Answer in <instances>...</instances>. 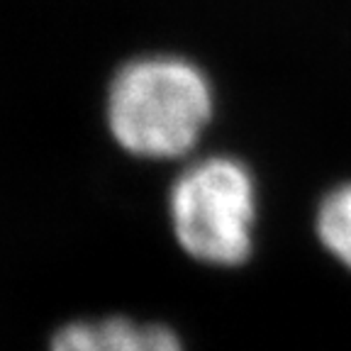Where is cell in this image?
I'll return each mask as SVG.
<instances>
[{
  "label": "cell",
  "instance_id": "6da1fadb",
  "mask_svg": "<svg viewBox=\"0 0 351 351\" xmlns=\"http://www.w3.org/2000/svg\"><path fill=\"white\" fill-rule=\"evenodd\" d=\"M210 117L213 90L208 78L183 59L132 61L110 86V132L134 156H183L197 144Z\"/></svg>",
  "mask_w": 351,
  "mask_h": 351
},
{
  "label": "cell",
  "instance_id": "7a4b0ae2",
  "mask_svg": "<svg viewBox=\"0 0 351 351\" xmlns=\"http://www.w3.org/2000/svg\"><path fill=\"white\" fill-rule=\"evenodd\" d=\"M256 183L247 166L210 156L186 169L169 195L178 247L195 261L234 269L249 261L256 232Z\"/></svg>",
  "mask_w": 351,
  "mask_h": 351
},
{
  "label": "cell",
  "instance_id": "3957f363",
  "mask_svg": "<svg viewBox=\"0 0 351 351\" xmlns=\"http://www.w3.org/2000/svg\"><path fill=\"white\" fill-rule=\"evenodd\" d=\"M49 351H186L181 337L159 322L132 317L76 319L54 332Z\"/></svg>",
  "mask_w": 351,
  "mask_h": 351
},
{
  "label": "cell",
  "instance_id": "277c9868",
  "mask_svg": "<svg viewBox=\"0 0 351 351\" xmlns=\"http://www.w3.org/2000/svg\"><path fill=\"white\" fill-rule=\"evenodd\" d=\"M315 230L337 261L351 271V183L329 191L317 208Z\"/></svg>",
  "mask_w": 351,
  "mask_h": 351
}]
</instances>
